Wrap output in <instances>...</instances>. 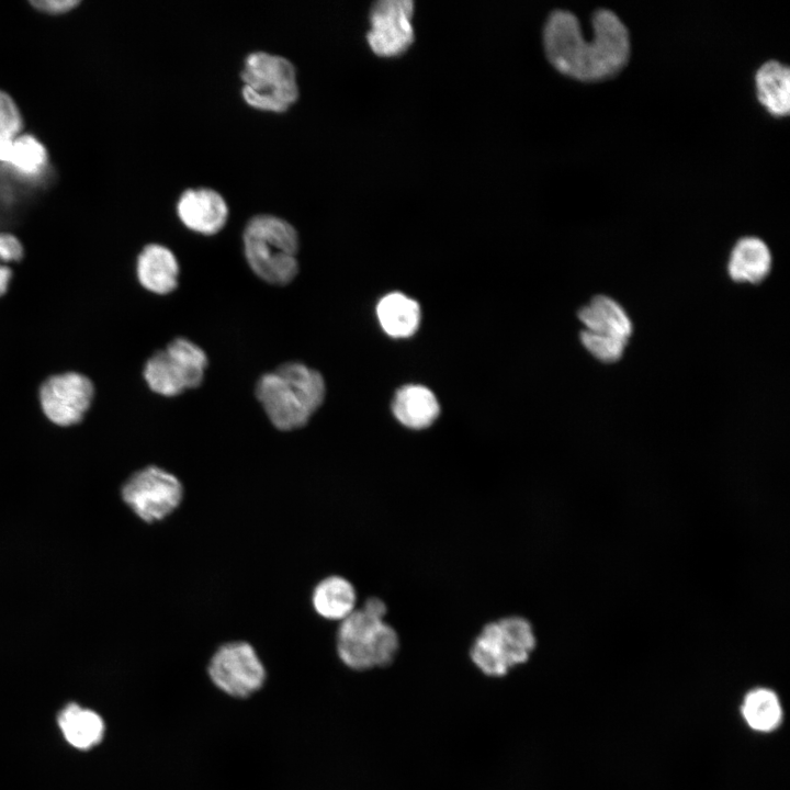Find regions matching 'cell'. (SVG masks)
Listing matches in <instances>:
<instances>
[{"instance_id":"8992f818","label":"cell","mask_w":790,"mask_h":790,"mask_svg":"<svg viewBox=\"0 0 790 790\" xmlns=\"http://www.w3.org/2000/svg\"><path fill=\"white\" fill-rule=\"evenodd\" d=\"M240 80L244 101L260 111L284 112L300 95L296 68L280 54L249 53L242 63Z\"/></svg>"},{"instance_id":"9c48e42d","label":"cell","mask_w":790,"mask_h":790,"mask_svg":"<svg viewBox=\"0 0 790 790\" xmlns=\"http://www.w3.org/2000/svg\"><path fill=\"white\" fill-rule=\"evenodd\" d=\"M205 669L212 684L234 698H247L260 690L268 675L258 651L245 640H230L218 645Z\"/></svg>"},{"instance_id":"30bf717a","label":"cell","mask_w":790,"mask_h":790,"mask_svg":"<svg viewBox=\"0 0 790 790\" xmlns=\"http://www.w3.org/2000/svg\"><path fill=\"white\" fill-rule=\"evenodd\" d=\"M94 397V386L79 372H64L47 377L38 390L43 414L55 426L78 425L88 413Z\"/></svg>"},{"instance_id":"7c38bea8","label":"cell","mask_w":790,"mask_h":790,"mask_svg":"<svg viewBox=\"0 0 790 790\" xmlns=\"http://www.w3.org/2000/svg\"><path fill=\"white\" fill-rule=\"evenodd\" d=\"M176 211L187 228L206 236L222 230L229 216L225 198L217 190L207 187L184 190L178 198Z\"/></svg>"},{"instance_id":"484cf974","label":"cell","mask_w":790,"mask_h":790,"mask_svg":"<svg viewBox=\"0 0 790 790\" xmlns=\"http://www.w3.org/2000/svg\"><path fill=\"white\" fill-rule=\"evenodd\" d=\"M34 8L49 14L67 12L79 4L75 0H40L31 2Z\"/></svg>"},{"instance_id":"7402d4cb","label":"cell","mask_w":790,"mask_h":790,"mask_svg":"<svg viewBox=\"0 0 790 790\" xmlns=\"http://www.w3.org/2000/svg\"><path fill=\"white\" fill-rule=\"evenodd\" d=\"M742 713L747 724L761 732L775 730L781 722L782 709L780 701L771 690L759 688L748 692L742 706Z\"/></svg>"},{"instance_id":"44dd1931","label":"cell","mask_w":790,"mask_h":790,"mask_svg":"<svg viewBox=\"0 0 790 790\" xmlns=\"http://www.w3.org/2000/svg\"><path fill=\"white\" fill-rule=\"evenodd\" d=\"M376 314L383 330L394 338L411 336L420 321L418 303L402 293H390L382 297Z\"/></svg>"},{"instance_id":"d4e9b609","label":"cell","mask_w":790,"mask_h":790,"mask_svg":"<svg viewBox=\"0 0 790 790\" xmlns=\"http://www.w3.org/2000/svg\"><path fill=\"white\" fill-rule=\"evenodd\" d=\"M23 120L13 99L0 90V136L15 138L21 132Z\"/></svg>"},{"instance_id":"9a60e30c","label":"cell","mask_w":790,"mask_h":790,"mask_svg":"<svg viewBox=\"0 0 790 790\" xmlns=\"http://www.w3.org/2000/svg\"><path fill=\"white\" fill-rule=\"evenodd\" d=\"M771 253L768 246L758 237H743L731 251L727 270L735 282L757 284L770 272Z\"/></svg>"},{"instance_id":"d6986e66","label":"cell","mask_w":790,"mask_h":790,"mask_svg":"<svg viewBox=\"0 0 790 790\" xmlns=\"http://www.w3.org/2000/svg\"><path fill=\"white\" fill-rule=\"evenodd\" d=\"M757 98L776 116L790 111V69L778 60L764 63L755 76Z\"/></svg>"},{"instance_id":"ac0fdd59","label":"cell","mask_w":790,"mask_h":790,"mask_svg":"<svg viewBox=\"0 0 790 790\" xmlns=\"http://www.w3.org/2000/svg\"><path fill=\"white\" fill-rule=\"evenodd\" d=\"M57 722L65 740L78 749L87 751L97 746L104 736L102 718L77 703L67 704L59 712Z\"/></svg>"},{"instance_id":"52a82bcc","label":"cell","mask_w":790,"mask_h":790,"mask_svg":"<svg viewBox=\"0 0 790 790\" xmlns=\"http://www.w3.org/2000/svg\"><path fill=\"white\" fill-rule=\"evenodd\" d=\"M119 496L137 520L156 524L179 509L184 499V486L169 470L148 464L133 471L122 482Z\"/></svg>"},{"instance_id":"4316f807","label":"cell","mask_w":790,"mask_h":790,"mask_svg":"<svg viewBox=\"0 0 790 790\" xmlns=\"http://www.w3.org/2000/svg\"><path fill=\"white\" fill-rule=\"evenodd\" d=\"M12 140L0 136V163L7 165L11 151Z\"/></svg>"},{"instance_id":"ffe728a7","label":"cell","mask_w":790,"mask_h":790,"mask_svg":"<svg viewBox=\"0 0 790 790\" xmlns=\"http://www.w3.org/2000/svg\"><path fill=\"white\" fill-rule=\"evenodd\" d=\"M3 166L37 185L44 184L49 174L46 148L35 136L29 134L13 138L9 160Z\"/></svg>"},{"instance_id":"3957f363","label":"cell","mask_w":790,"mask_h":790,"mask_svg":"<svg viewBox=\"0 0 790 790\" xmlns=\"http://www.w3.org/2000/svg\"><path fill=\"white\" fill-rule=\"evenodd\" d=\"M387 616L386 600L370 595L336 624L334 647L345 666L363 672L385 667L395 659L400 639L395 627L386 620Z\"/></svg>"},{"instance_id":"5bb4252c","label":"cell","mask_w":790,"mask_h":790,"mask_svg":"<svg viewBox=\"0 0 790 790\" xmlns=\"http://www.w3.org/2000/svg\"><path fill=\"white\" fill-rule=\"evenodd\" d=\"M180 267L173 251L161 244H148L136 259V276L147 291L166 295L173 292L179 282Z\"/></svg>"},{"instance_id":"4fadbf2b","label":"cell","mask_w":790,"mask_h":790,"mask_svg":"<svg viewBox=\"0 0 790 790\" xmlns=\"http://www.w3.org/2000/svg\"><path fill=\"white\" fill-rule=\"evenodd\" d=\"M309 601L319 619L337 624L353 612L359 606L360 598L354 584L349 578L340 574H330L314 585Z\"/></svg>"},{"instance_id":"6da1fadb","label":"cell","mask_w":790,"mask_h":790,"mask_svg":"<svg viewBox=\"0 0 790 790\" xmlns=\"http://www.w3.org/2000/svg\"><path fill=\"white\" fill-rule=\"evenodd\" d=\"M592 36L586 40L575 14L553 11L544 26L543 41L550 63L575 79L596 81L617 74L630 55V36L620 18L609 9L591 16Z\"/></svg>"},{"instance_id":"7a4b0ae2","label":"cell","mask_w":790,"mask_h":790,"mask_svg":"<svg viewBox=\"0 0 790 790\" xmlns=\"http://www.w3.org/2000/svg\"><path fill=\"white\" fill-rule=\"evenodd\" d=\"M255 393L271 425L292 432L306 427L321 406L326 385L318 371L292 361L261 375Z\"/></svg>"},{"instance_id":"e0dca14e","label":"cell","mask_w":790,"mask_h":790,"mask_svg":"<svg viewBox=\"0 0 790 790\" xmlns=\"http://www.w3.org/2000/svg\"><path fill=\"white\" fill-rule=\"evenodd\" d=\"M392 407L396 419L405 427L415 430L430 427L440 411L435 394L421 385H406L399 388Z\"/></svg>"},{"instance_id":"603a6c76","label":"cell","mask_w":790,"mask_h":790,"mask_svg":"<svg viewBox=\"0 0 790 790\" xmlns=\"http://www.w3.org/2000/svg\"><path fill=\"white\" fill-rule=\"evenodd\" d=\"M580 341L586 350L597 360L612 363L621 359L628 340L582 330Z\"/></svg>"},{"instance_id":"cb8c5ba5","label":"cell","mask_w":790,"mask_h":790,"mask_svg":"<svg viewBox=\"0 0 790 790\" xmlns=\"http://www.w3.org/2000/svg\"><path fill=\"white\" fill-rule=\"evenodd\" d=\"M23 252V246L14 235L0 233V296L9 290L13 274L10 264L19 262Z\"/></svg>"},{"instance_id":"5b68a950","label":"cell","mask_w":790,"mask_h":790,"mask_svg":"<svg viewBox=\"0 0 790 790\" xmlns=\"http://www.w3.org/2000/svg\"><path fill=\"white\" fill-rule=\"evenodd\" d=\"M537 645L531 621L512 613L486 621L470 647V658L485 675L505 676L526 663Z\"/></svg>"},{"instance_id":"2e32d148","label":"cell","mask_w":790,"mask_h":790,"mask_svg":"<svg viewBox=\"0 0 790 790\" xmlns=\"http://www.w3.org/2000/svg\"><path fill=\"white\" fill-rule=\"evenodd\" d=\"M578 319L587 331L628 340L632 323L623 307L606 295L594 296L578 311Z\"/></svg>"},{"instance_id":"ba28073f","label":"cell","mask_w":790,"mask_h":790,"mask_svg":"<svg viewBox=\"0 0 790 790\" xmlns=\"http://www.w3.org/2000/svg\"><path fill=\"white\" fill-rule=\"evenodd\" d=\"M207 364V356L200 346L179 337L146 361L143 375L154 393L178 396L202 384Z\"/></svg>"},{"instance_id":"277c9868","label":"cell","mask_w":790,"mask_h":790,"mask_svg":"<svg viewBox=\"0 0 790 790\" xmlns=\"http://www.w3.org/2000/svg\"><path fill=\"white\" fill-rule=\"evenodd\" d=\"M245 258L252 272L273 285H285L298 272V234L286 219L269 213L252 216L242 233Z\"/></svg>"},{"instance_id":"8fae6325","label":"cell","mask_w":790,"mask_h":790,"mask_svg":"<svg viewBox=\"0 0 790 790\" xmlns=\"http://www.w3.org/2000/svg\"><path fill=\"white\" fill-rule=\"evenodd\" d=\"M413 12L414 3L409 0H381L372 5L366 38L376 55L396 56L411 45Z\"/></svg>"}]
</instances>
